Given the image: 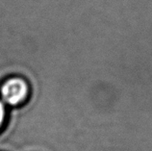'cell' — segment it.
Masks as SVG:
<instances>
[{"mask_svg": "<svg viewBox=\"0 0 152 151\" xmlns=\"http://www.w3.org/2000/svg\"><path fill=\"white\" fill-rule=\"evenodd\" d=\"M30 94V87L24 78L11 76L0 86V99L8 108H15L25 103Z\"/></svg>", "mask_w": 152, "mask_h": 151, "instance_id": "6da1fadb", "label": "cell"}, {"mask_svg": "<svg viewBox=\"0 0 152 151\" xmlns=\"http://www.w3.org/2000/svg\"><path fill=\"white\" fill-rule=\"evenodd\" d=\"M8 107L4 104V102L0 99V131L5 125V122L7 120V116H8Z\"/></svg>", "mask_w": 152, "mask_h": 151, "instance_id": "7a4b0ae2", "label": "cell"}]
</instances>
